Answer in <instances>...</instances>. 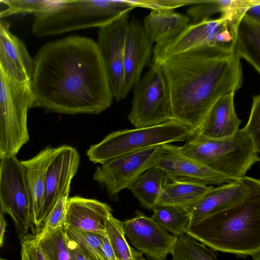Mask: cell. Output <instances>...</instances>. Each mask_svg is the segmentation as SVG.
Segmentation results:
<instances>
[{"label":"cell","instance_id":"13","mask_svg":"<svg viewBox=\"0 0 260 260\" xmlns=\"http://www.w3.org/2000/svg\"><path fill=\"white\" fill-rule=\"evenodd\" d=\"M122 222L125 236L148 260H166L172 253L178 237L169 234L151 217L137 211L135 217Z\"/></svg>","mask_w":260,"mask_h":260},{"label":"cell","instance_id":"20","mask_svg":"<svg viewBox=\"0 0 260 260\" xmlns=\"http://www.w3.org/2000/svg\"><path fill=\"white\" fill-rule=\"evenodd\" d=\"M234 94H228L218 100L194 132L208 139H223L234 136L240 129L241 123L235 110Z\"/></svg>","mask_w":260,"mask_h":260},{"label":"cell","instance_id":"27","mask_svg":"<svg viewBox=\"0 0 260 260\" xmlns=\"http://www.w3.org/2000/svg\"><path fill=\"white\" fill-rule=\"evenodd\" d=\"M171 260H219L207 246L185 234L178 237Z\"/></svg>","mask_w":260,"mask_h":260},{"label":"cell","instance_id":"34","mask_svg":"<svg viewBox=\"0 0 260 260\" xmlns=\"http://www.w3.org/2000/svg\"><path fill=\"white\" fill-rule=\"evenodd\" d=\"M223 0H204L201 3L194 5L187 10V15L194 23L209 19L213 14L222 12Z\"/></svg>","mask_w":260,"mask_h":260},{"label":"cell","instance_id":"24","mask_svg":"<svg viewBox=\"0 0 260 260\" xmlns=\"http://www.w3.org/2000/svg\"><path fill=\"white\" fill-rule=\"evenodd\" d=\"M212 186L165 176L156 205L184 206L200 198Z\"/></svg>","mask_w":260,"mask_h":260},{"label":"cell","instance_id":"36","mask_svg":"<svg viewBox=\"0 0 260 260\" xmlns=\"http://www.w3.org/2000/svg\"><path fill=\"white\" fill-rule=\"evenodd\" d=\"M20 240L21 260H46L37 244L35 236L27 234Z\"/></svg>","mask_w":260,"mask_h":260},{"label":"cell","instance_id":"21","mask_svg":"<svg viewBox=\"0 0 260 260\" xmlns=\"http://www.w3.org/2000/svg\"><path fill=\"white\" fill-rule=\"evenodd\" d=\"M54 147L42 149L33 157L20 161L25 171L32 208V224L40 227L39 218L45 191V180Z\"/></svg>","mask_w":260,"mask_h":260},{"label":"cell","instance_id":"40","mask_svg":"<svg viewBox=\"0 0 260 260\" xmlns=\"http://www.w3.org/2000/svg\"><path fill=\"white\" fill-rule=\"evenodd\" d=\"M123 260H145V259L141 252L132 248L131 257Z\"/></svg>","mask_w":260,"mask_h":260},{"label":"cell","instance_id":"5","mask_svg":"<svg viewBox=\"0 0 260 260\" xmlns=\"http://www.w3.org/2000/svg\"><path fill=\"white\" fill-rule=\"evenodd\" d=\"M178 146L179 152L210 169L238 179L259 161L249 137L242 129L232 137L208 139L196 132Z\"/></svg>","mask_w":260,"mask_h":260},{"label":"cell","instance_id":"17","mask_svg":"<svg viewBox=\"0 0 260 260\" xmlns=\"http://www.w3.org/2000/svg\"><path fill=\"white\" fill-rule=\"evenodd\" d=\"M153 43L143 24L135 18L129 21L123 52L124 94L126 98L140 80L144 68L150 60Z\"/></svg>","mask_w":260,"mask_h":260},{"label":"cell","instance_id":"10","mask_svg":"<svg viewBox=\"0 0 260 260\" xmlns=\"http://www.w3.org/2000/svg\"><path fill=\"white\" fill-rule=\"evenodd\" d=\"M161 145L121 156L98 167L93 179L103 185L109 197L116 198L146 170L155 166Z\"/></svg>","mask_w":260,"mask_h":260},{"label":"cell","instance_id":"6","mask_svg":"<svg viewBox=\"0 0 260 260\" xmlns=\"http://www.w3.org/2000/svg\"><path fill=\"white\" fill-rule=\"evenodd\" d=\"M194 132L175 119L155 126L118 131L91 146L87 156L91 161L101 165L153 146L186 141Z\"/></svg>","mask_w":260,"mask_h":260},{"label":"cell","instance_id":"30","mask_svg":"<svg viewBox=\"0 0 260 260\" xmlns=\"http://www.w3.org/2000/svg\"><path fill=\"white\" fill-rule=\"evenodd\" d=\"M60 1L46 0H3L7 9L0 11V19L18 14H34L35 16L53 9Z\"/></svg>","mask_w":260,"mask_h":260},{"label":"cell","instance_id":"16","mask_svg":"<svg viewBox=\"0 0 260 260\" xmlns=\"http://www.w3.org/2000/svg\"><path fill=\"white\" fill-rule=\"evenodd\" d=\"M227 21L220 17L206 19L188 25L177 36L161 44H155L152 60L160 61L171 56L204 46H217L216 37Z\"/></svg>","mask_w":260,"mask_h":260},{"label":"cell","instance_id":"44","mask_svg":"<svg viewBox=\"0 0 260 260\" xmlns=\"http://www.w3.org/2000/svg\"><path fill=\"white\" fill-rule=\"evenodd\" d=\"M0 160H1V157H0Z\"/></svg>","mask_w":260,"mask_h":260},{"label":"cell","instance_id":"41","mask_svg":"<svg viewBox=\"0 0 260 260\" xmlns=\"http://www.w3.org/2000/svg\"><path fill=\"white\" fill-rule=\"evenodd\" d=\"M252 260H260V251L256 252L251 255Z\"/></svg>","mask_w":260,"mask_h":260},{"label":"cell","instance_id":"12","mask_svg":"<svg viewBox=\"0 0 260 260\" xmlns=\"http://www.w3.org/2000/svg\"><path fill=\"white\" fill-rule=\"evenodd\" d=\"M260 190L258 179L245 176L238 180L212 186L200 198L183 207L196 222L234 207Z\"/></svg>","mask_w":260,"mask_h":260},{"label":"cell","instance_id":"23","mask_svg":"<svg viewBox=\"0 0 260 260\" xmlns=\"http://www.w3.org/2000/svg\"><path fill=\"white\" fill-rule=\"evenodd\" d=\"M235 51L260 74V21L246 14L237 29Z\"/></svg>","mask_w":260,"mask_h":260},{"label":"cell","instance_id":"35","mask_svg":"<svg viewBox=\"0 0 260 260\" xmlns=\"http://www.w3.org/2000/svg\"><path fill=\"white\" fill-rule=\"evenodd\" d=\"M136 7H143L151 10H174L178 7L196 5L203 0H136L128 1Z\"/></svg>","mask_w":260,"mask_h":260},{"label":"cell","instance_id":"22","mask_svg":"<svg viewBox=\"0 0 260 260\" xmlns=\"http://www.w3.org/2000/svg\"><path fill=\"white\" fill-rule=\"evenodd\" d=\"M186 15L174 10H151L143 20V27L149 39L155 44L165 43L179 34L187 25Z\"/></svg>","mask_w":260,"mask_h":260},{"label":"cell","instance_id":"3","mask_svg":"<svg viewBox=\"0 0 260 260\" xmlns=\"http://www.w3.org/2000/svg\"><path fill=\"white\" fill-rule=\"evenodd\" d=\"M185 234L213 251L241 257L260 251V190L234 207L189 222Z\"/></svg>","mask_w":260,"mask_h":260},{"label":"cell","instance_id":"1","mask_svg":"<svg viewBox=\"0 0 260 260\" xmlns=\"http://www.w3.org/2000/svg\"><path fill=\"white\" fill-rule=\"evenodd\" d=\"M33 107L59 114H98L113 101L96 42L71 36L48 42L34 59Z\"/></svg>","mask_w":260,"mask_h":260},{"label":"cell","instance_id":"8","mask_svg":"<svg viewBox=\"0 0 260 260\" xmlns=\"http://www.w3.org/2000/svg\"><path fill=\"white\" fill-rule=\"evenodd\" d=\"M127 118L135 128L155 126L174 120L167 82L160 64L150 67L133 87Z\"/></svg>","mask_w":260,"mask_h":260},{"label":"cell","instance_id":"39","mask_svg":"<svg viewBox=\"0 0 260 260\" xmlns=\"http://www.w3.org/2000/svg\"><path fill=\"white\" fill-rule=\"evenodd\" d=\"M6 224L4 216L3 213L0 212V247L2 246L4 243Z\"/></svg>","mask_w":260,"mask_h":260},{"label":"cell","instance_id":"11","mask_svg":"<svg viewBox=\"0 0 260 260\" xmlns=\"http://www.w3.org/2000/svg\"><path fill=\"white\" fill-rule=\"evenodd\" d=\"M129 13H125L110 23L99 28L96 42L111 93L118 102L125 98L123 52Z\"/></svg>","mask_w":260,"mask_h":260},{"label":"cell","instance_id":"2","mask_svg":"<svg viewBox=\"0 0 260 260\" xmlns=\"http://www.w3.org/2000/svg\"><path fill=\"white\" fill-rule=\"evenodd\" d=\"M240 59L234 46H208L156 62L167 82L174 119L196 131L218 100L241 87Z\"/></svg>","mask_w":260,"mask_h":260},{"label":"cell","instance_id":"43","mask_svg":"<svg viewBox=\"0 0 260 260\" xmlns=\"http://www.w3.org/2000/svg\"><path fill=\"white\" fill-rule=\"evenodd\" d=\"M3 0H0V3H2Z\"/></svg>","mask_w":260,"mask_h":260},{"label":"cell","instance_id":"9","mask_svg":"<svg viewBox=\"0 0 260 260\" xmlns=\"http://www.w3.org/2000/svg\"><path fill=\"white\" fill-rule=\"evenodd\" d=\"M0 212L11 217L19 239L28 234L32 202L24 168L16 156L0 160Z\"/></svg>","mask_w":260,"mask_h":260},{"label":"cell","instance_id":"37","mask_svg":"<svg viewBox=\"0 0 260 260\" xmlns=\"http://www.w3.org/2000/svg\"><path fill=\"white\" fill-rule=\"evenodd\" d=\"M67 239L70 253L69 260H90L82 252L75 243L68 238Z\"/></svg>","mask_w":260,"mask_h":260},{"label":"cell","instance_id":"31","mask_svg":"<svg viewBox=\"0 0 260 260\" xmlns=\"http://www.w3.org/2000/svg\"><path fill=\"white\" fill-rule=\"evenodd\" d=\"M105 232L117 259L123 260L130 258L132 247L129 245L126 240L123 222L111 214L106 220Z\"/></svg>","mask_w":260,"mask_h":260},{"label":"cell","instance_id":"33","mask_svg":"<svg viewBox=\"0 0 260 260\" xmlns=\"http://www.w3.org/2000/svg\"><path fill=\"white\" fill-rule=\"evenodd\" d=\"M249 137L255 150L260 152V95L253 96L249 117L242 128Z\"/></svg>","mask_w":260,"mask_h":260},{"label":"cell","instance_id":"32","mask_svg":"<svg viewBox=\"0 0 260 260\" xmlns=\"http://www.w3.org/2000/svg\"><path fill=\"white\" fill-rule=\"evenodd\" d=\"M69 194V192H67L57 200L44 220L40 232L35 236L36 238H41L53 231L64 227Z\"/></svg>","mask_w":260,"mask_h":260},{"label":"cell","instance_id":"38","mask_svg":"<svg viewBox=\"0 0 260 260\" xmlns=\"http://www.w3.org/2000/svg\"><path fill=\"white\" fill-rule=\"evenodd\" d=\"M101 248L106 260H117L114 251L106 236H104L103 238Z\"/></svg>","mask_w":260,"mask_h":260},{"label":"cell","instance_id":"26","mask_svg":"<svg viewBox=\"0 0 260 260\" xmlns=\"http://www.w3.org/2000/svg\"><path fill=\"white\" fill-rule=\"evenodd\" d=\"M152 210L151 217L163 229L177 237L185 234L190 215L183 207L156 205Z\"/></svg>","mask_w":260,"mask_h":260},{"label":"cell","instance_id":"18","mask_svg":"<svg viewBox=\"0 0 260 260\" xmlns=\"http://www.w3.org/2000/svg\"><path fill=\"white\" fill-rule=\"evenodd\" d=\"M0 67L12 80L29 83L34 71V59L24 44L0 22Z\"/></svg>","mask_w":260,"mask_h":260},{"label":"cell","instance_id":"4","mask_svg":"<svg viewBox=\"0 0 260 260\" xmlns=\"http://www.w3.org/2000/svg\"><path fill=\"white\" fill-rule=\"evenodd\" d=\"M136 7L128 1H60L52 10L35 16L33 34L38 37L104 26Z\"/></svg>","mask_w":260,"mask_h":260},{"label":"cell","instance_id":"25","mask_svg":"<svg viewBox=\"0 0 260 260\" xmlns=\"http://www.w3.org/2000/svg\"><path fill=\"white\" fill-rule=\"evenodd\" d=\"M165 177L161 169L153 167L141 174L127 189L142 206L152 210L156 205Z\"/></svg>","mask_w":260,"mask_h":260},{"label":"cell","instance_id":"29","mask_svg":"<svg viewBox=\"0 0 260 260\" xmlns=\"http://www.w3.org/2000/svg\"><path fill=\"white\" fill-rule=\"evenodd\" d=\"M36 238L37 244L46 260H69L68 239L64 227Z\"/></svg>","mask_w":260,"mask_h":260},{"label":"cell","instance_id":"19","mask_svg":"<svg viewBox=\"0 0 260 260\" xmlns=\"http://www.w3.org/2000/svg\"><path fill=\"white\" fill-rule=\"evenodd\" d=\"M112 209L106 203L79 196L69 198L64 226L106 235V220Z\"/></svg>","mask_w":260,"mask_h":260},{"label":"cell","instance_id":"28","mask_svg":"<svg viewBox=\"0 0 260 260\" xmlns=\"http://www.w3.org/2000/svg\"><path fill=\"white\" fill-rule=\"evenodd\" d=\"M67 238L73 241L90 260H106L102 251L101 244L104 236L64 226Z\"/></svg>","mask_w":260,"mask_h":260},{"label":"cell","instance_id":"7","mask_svg":"<svg viewBox=\"0 0 260 260\" xmlns=\"http://www.w3.org/2000/svg\"><path fill=\"white\" fill-rule=\"evenodd\" d=\"M30 82H15L0 67V157L16 156L29 140L27 114L33 108Z\"/></svg>","mask_w":260,"mask_h":260},{"label":"cell","instance_id":"15","mask_svg":"<svg viewBox=\"0 0 260 260\" xmlns=\"http://www.w3.org/2000/svg\"><path fill=\"white\" fill-rule=\"evenodd\" d=\"M154 167L161 169L168 178L193 181L206 185H220L239 180L210 169L181 154L178 146L170 144L161 145Z\"/></svg>","mask_w":260,"mask_h":260},{"label":"cell","instance_id":"14","mask_svg":"<svg viewBox=\"0 0 260 260\" xmlns=\"http://www.w3.org/2000/svg\"><path fill=\"white\" fill-rule=\"evenodd\" d=\"M79 162V154L75 148L67 145L54 147L46 174L40 226L59 198L69 192Z\"/></svg>","mask_w":260,"mask_h":260},{"label":"cell","instance_id":"42","mask_svg":"<svg viewBox=\"0 0 260 260\" xmlns=\"http://www.w3.org/2000/svg\"><path fill=\"white\" fill-rule=\"evenodd\" d=\"M0 260H6V259H4V258H2L0 257Z\"/></svg>","mask_w":260,"mask_h":260}]
</instances>
